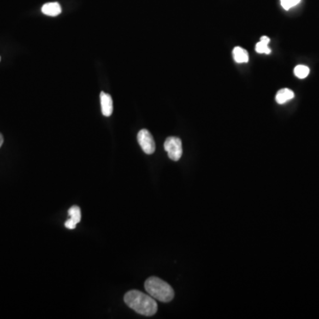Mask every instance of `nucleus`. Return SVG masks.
Masks as SVG:
<instances>
[{
	"label": "nucleus",
	"mask_w": 319,
	"mask_h": 319,
	"mask_svg": "<svg viewBox=\"0 0 319 319\" xmlns=\"http://www.w3.org/2000/svg\"><path fill=\"white\" fill-rule=\"evenodd\" d=\"M125 302L131 309L143 316H154L158 306L155 300L138 290H131L125 296Z\"/></svg>",
	"instance_id": "f257e3e1"
},
{
	"label": "nucleus",
	"mask_w": 319,
	"mask_h": 319,
	"mask_svg": "<svg viewBox=\"0 0 319 319\" xmlns=\"http://www.w3.org/2000/svg\"><path fill=\"white\" fill-rule=\"evenodd\" d=\"M144 289L154 299L162 303L170 302L175 296L171 286L168 283L165 282L164 280L156 277H151L145 280Z\"/></svg>",
	"instance_id": "f03ea898"
},
{
	"label": "nucleus",
	"mask_w": 319,
	"mask_h": 319,
	"mask_svg": "<svg viewBox=\"0 0 319 319\" xmlns=\"http://www.w3.org/2000/svg\"><path fill=\"white\" fill-rule=\"evenodd\" d=\"M165 151L168 153V157L172 161H178L183 155L181 139L177 137H168L164 143Z\"/></svg>",
	"instance_id": "7ed1b4c3"
},
{
	"label": "nucleus",
	"mask_w": 319,
	"mask_h": 319,
	"mask_svg": "<svg viewBox=\"0 0 319 319\" xmlns=\"http://www.w3.org/2000/svg\"><path fill=\"white\" fill-rule=\"evenodd\" d=\"M138 144L143 149V151L146 155H152V154L155 153V140H154V138H153L151 133L148 130L143 129V130L138 132Z\"/></svg>",
	"instance_id": "20e7f679"
},
{
	"label": "nucleus",
	"mask_w": 319,
	"mask_h": 319,
	"mask_svg": "<svg viewBox=\"0 0 319 319\" xmlns=\"http://www.w3.org/2000/svg\"><path fill=\"white\" fill-rule=\"evenodd\" d=\"M101 111L105 116H110L113 114L114 107H113V100L110 95L106 93L104 91L101 92Z\"/></svg>",
	"instance_id": "39448f33"
},
{
	"label": "nucleus",
	"mask_w": 319,
	"mask_h": 319,
	"mask_svg": "<svg viewBox=\"0 0 319 319\" xmlns=\"http://www.w3.org/2000/svg\"><path fill=\"white\" fill-rule=\"evenodd\" d=\"M42 12L48 16H57L61 13V7L57 2L44 4L42 7Z\"/></svg>",
	"instance_id": "423d86ee"
},
{
	"label": "nucleus",
	"mask_w": 319,
	"mask_h": 319,
	"mask_svg": "<svg viewBox=\"0 0 319 319\" xmlns=\"http://www.w3.org/2000/svg\"><path fill=\"white\" fill-rule=\"evenodd\" d=\"M295 97V93L292 90L285 88V89H281L277 92L276 95V101L279 103V104H284L287 101L292 100Z\"/></svg>",
	"instance_id": "0eeeda50"
},
{
	"label": "nucleus",
	"mask_w": 319,
	"mask_h": 319,
	"mask_svg": "<svg viewBox=\"0 0 319 319\" xmlns=\"http://www.w3.org/2000/svg\"><path fill=\"white\" fill-rule=\"evenodd\" d=\"M233 58L237 63H247L249 62V56L248 52L243 48L237 46L232 51Z\"/></svg>",
	"instance_id": "6e6552de"
},
{
	"label": "nucleus",
	"mask_w": 319,
	"mask_h": 319,
	"mask_svg": "<svg viewBox=\"0 0 319 319\" xmlns=\"http://www.w3.org/2000/svg\"><path fill=\"white\" fill-rule=\"evenodd\" d=\"M269 42H271V39L269 37L263 36V37H261V41L256 44L255 50L258 54H271V49L268 47V44Z\"/></svg>",
	"instance_id": "1a4fd4ad"
},
{
	"label": "nucleus",
	"mask_w": 319,
	"mask_h": 319,
	"mask_svg": "<svg viewBox=\"0 0 319 319\" xmlns=\"http://www.w3.org/2000/svg\"><path fill=\"white\" fill-rule=\"evenodd\" d=\"M68 215H69V219H70L72 222H74L75 224L78 225V223L81 221V209L78 206H73L68 209Z\"/></svg>",
	"instance_id": "9d476101"
},
{
	"label": "nucleus",
	"mask_w": 319,
	"mask_h": 319,
	"mask_svg": "<svg viewBox=\"0 0 319 319\" xmlns=\"http://www.w3.org/2000/svg\"><path fill=\"white\" fill-rule=\"evenodd\" d=\"M295 75L296 77L300 78V79H304L307 78L309 74V68L304 65H298L295 67Z\"/></svg>",
	"instance_id": "9b49d317"
},
{
	"label": "nucleus",
	"mask_w": 319,
	"mask_h": 319,
	"mask_svg": "<svg viewBox=\"0 0 319 319\" xmlns=\"http://www.w3.org/2000/svg\"><path fill=\"white\" fill-rule=\"evenodd\" d=\"M280 2H281V6L285 10H289L290 8L298 5L301 2V0H281Z\"/></svg>",
	"instance_id": "f8f14e48"
},
{
	"label": "nucleus",
	"mask_w": 319,
	"mask_h": 319,
	"mask_svg": "<svg viewBox=\"0 0 319 319\" xmlns=\"http://www.w3.org/2000/svg\"><path fill=\"white\" fill-rule=\"evenodd\" d=\"M65 226H66V228L69 229V230H73V229L76 228L77 227V224H75L74 222H72L70 219H68L65 223Z\"/></svg>",
	"instance_id": "ddd939ff"
},
{
	"label": "nucleus",
	"mask_w": 319,
	"mask_h": 319,
	"mask_svg": "<svg viewBox=\"0 0 319 319\" xmlns=\"http://www.w3.org/2000/svg\"><path fill=\"white\" fill-rule=\"evenodd\" d=\"M3 142H4L3 136H2V134L0 133V148L2 146V144H3Z\"/></svg>",
	"instance_id": "4468645a"
},
{
	"label": "nucleus",
	"mask_w": 319,
	"mask_h": 319,
	"mask_svg": "<svg viewBox=\"0 0 319 319\" xmlns=\"http://www.w3.org/2000/svg\"><path fill=\"white\" fill-rule=\"evenodd\" d=\"M0 61H1V58H0Z\"/></svg>",
	"instance_id": "2eb2a0df"
}]
</instances>
